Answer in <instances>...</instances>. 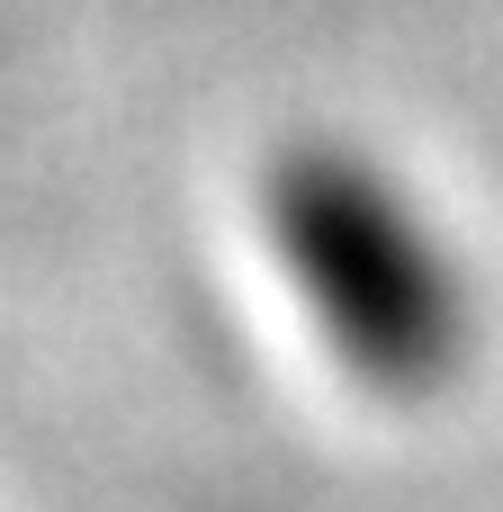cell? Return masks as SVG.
I'll return each mask as SVG.
<instances>
[{
	"label": "cell",
	"instance_id": "cell-1",
	"mask_svg": "<svg viewBox=\"0 0 503 512\" xmlns=\"http://www.w3.org/2000/svg\"><path fill=\"white\" fill-rule=\"evenodd\" d=\"M270 252L315 342L387 396H423L468 360V270L441 216L369 153L306 144L270 171Z\"/></svg>",
	"mask_w": 503,
	"mask_h": 512
}]
</instances>
